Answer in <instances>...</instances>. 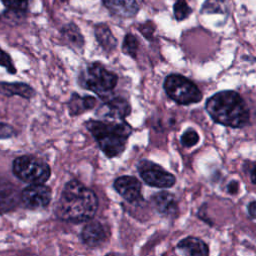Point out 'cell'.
I'll return each instance as SVG.
<instances>
[{
	"instance_id": "cell-1",
	"label": "cell",
	"mask_w": 256,
	"mask_h": 256,
	"mask_svg": "<svg viewBox=\"0 0 256 256\" xmlns=\"http://www.w3.org/2000/svg\"><path fill=\"white\" fill-rule=\"evenodd\" d=\"M98 209V198L93 190L78 180L68 181L55 205V214L62 221L82 223L91 220Z\"/></svg>"
},
{
	"instance_id": "cell-2",
	"label": "cell",
	"mask_w": 256,
	"mask_h": 256,
	"mask_svg": "<svg viewBox=\"0 0 256 256\" xmlns=\"http://www.w3.org/2000/svg\"><path fill=\"white\" fill-rule=\"evenodd\" d=\"M206 111L217 123L232 128H240L249 123L250 113L243 98L235 91H220L211 96Z\"/></svg>"
},
{
	"instance_id": "cell-3",
	"label": "cell",
	"mask_w": 256,
	"mask_h": 256,
	"mask_svg": "<svg viewBox=\"0 0 256 256\" xmlns=\"http://www.w3.org/2000/svg\"><path fill=\"white\" fill-rule=\"evenodd\" d=\"M86 128L95 138L102 152L109 158L116 157L124 151L132 133V127L124 120H89L86 122Z\"/></svg>"
},
{
	"instance_id": "cell-4",
	"label": "cell",
	"mask_w": 256,
	"mask_h": 256,
	"mask_svg": "<svg viewBox=\"0 0 256 256\" xmlns=\"http://www.w3.org/2000/svg\"><path fill=\"white\" fill-rule=\"evenodd\" d=\"M80 85L103 96L114 89L117 84L118 77L115 73L107 70L101 63L93 62L89 64L81 73Z\"/></svg>"
},
{
	"instance_id": "cell-5",
	"label": "cell",
	"mask_w": 256,
	"mask_h": 256,
	"mask_svg": "<svg viewBox=\"0 0 256 256\" xmlns=\"http://www.w3.org/2000/svg\"><path fill=\"white\" fill-rule=\"evenodd\" d=\"M164 90L166 94L181 105L197 103L202 99V92L188 78L179 75L171 74L164 81Z\"/></svg>"
},
{
	"instance_id": "cell-6",
	"label": "cell",
	"mask_w": 256,
	"mask_h": 256,
	"mask_svg": "<svg viewBox=\"0 0 256 256\" xmlns=\"http://www.w3.org/2000/svg\"><path fill=\"white\" fill-rule=\"evenodd\" d=\"M13 172L20 180L30 184H43L51 175V169L46 162L27 155L14 160Z\"/></svg>"
},
{
	"instance_id": "cell-7",
	"label": "cell",
	"mask_w": 256,
	"mask_h": 256,
	"mask_svg": "<svg viewBox=\"0 0 256 256\" xmlns=\"http://www.w3.org/2000/svg\"><path fill=\"white\" fill-rule=\"evenodd\" d=\"M137 170L142 180L152 187L170 188L176 182L173 174L149 160H141L137 164Z\"/></svg>"
},
{
	"instance_id": "cell-8",
	"label": "cell",
	"mask_w": 256,
	"mask_h": 256,
	"mask_svg": "<svg viewBox=\"0 0 256 256\" xmlns=\"http://www.w3.org/2000/svg\"><path fill=\"white\" fill-rule=\"evenodd\" d=\"M51 197V189L44 184H30L21 193V200L29 209L45 208L49 205Z\"/></svg>"
},
{
	"instance_id": "cell-9",
	"label": "cell",
	"mask_w": 256,
	"mask_h": 256,
	"mask_svg": "<svg viewBox=\"0 0 256 256\" xmlns=\"http://www.w3.org/2000/svg\"><path fill=\"white\" fill-rule=\"evenodd\" d=\"M114 189L127 202L136 204L143 201L142 185L140 181L134 176H120L115 179L113 183Z\"/></svg>"
},
{
	"instance_id": "cell-10",
	"label": "cell",
	"mask_w": 256,
	"mask_h": 256,
	"mask_svg": "<svg viewBox=\"0 0 256 256\" xmlns=\"http://www.w3.org/2000/svg\"><path fill=\"white\" fill-rule=\"evenodd\" d=\"M110 236L107 225L100 221H89L81 231V239L85 245L91 248L99 247L104 244Z\"/></svg>"
},
{
	"instance_id": "cell-11",
	"label": "cell",
	"mask_w": 256,
	"mask_h": 256,
	"mask_svg": "<svg viewBox=\"0 0 256 256\" xmlns=\"http://www.w3.org/2000/svg\"><path fill=\"white\" fill-rule=\"evenodd\" d=\"M151 202L155 210L165 217H176L179 212L178 202L174 194L161 191L151 197Z\"/></svg>"
},
{
	"instance_id": "cell-12",
	"label": "cell",
	"mask_w": 256,
	"mask_h": 256,
	"mask_svg": "<svg viewBox=\"0 0 256 256\" xmlns=\"http://www.w3.org/2000/svg\"><path fill=\"white\" fill-rule=\"evenodd\" d=\"M130 104L123 98H113L100 109V115L111 121L124 120L130 114Z\"/></svg>"
},
{
	"instance_id": "cell-13",
	"label": "cell",
	"mask_w": 256,
	"mask_h": 256,
	"mask_svg": "<svg viewBox=\"0 0 256 256\" xmlns=\"http://www.w3.org/2000/svg\"><path fill=\"white\" fill-rule=\"evenodd\" d=\"M176 250L181 256H209L207 244L200 238L189 236L178 242Z\"/></svg>"
},
{
	"instance_id": "cell-14",
	"label": "cell",
	"mask_w": 256,
	"mask_h": 256,
	"mask_svg": "<svg viewBox=\"0 0 256 256\" xmlns=\"http://www.w3.org/2000/svg\"><path fill=\"white\" fill-rule=\"evenodd\" d=\"M111 14L120 18H131L139 10L136 0H102Z\"/></svg>"
},
{
	"instance_id": "cell-15",
	"label": "cell",
	"mask_w": 256,
	"mask_h": 256,
	"mask_svg": "<svg viewBox=\"0 0 256 256\" xmlns=\"http://www.w3.org/2000/svg\"><path fill=\"white\" fill-rule=\"evenodd\" d=\"M95 37L100 46L107 52H111L117 46L116 38L113 36L109 27L104 23L95 26Z\"/></svg>"
},
{
	"instance_id": "cell-16",
	"label": "cell",
	"mask_w": 256,
	"mask_h": 256,
	"mask_svg": "<svg viewBox=\"0 0 256 256\" xmlns=\"http://www.w3.org/2000/svg\"><path fill=\"white\" fill-rule=\"evenodd\" d=\"M0 93L7 96L19 95L26 99L31 98L35 94L32 87H30L25 83H17V82L15 83L0 82Z\"/></svg>"
},
{
	"instance_id": "cell-17",
	"label": "cell",
	"mask_w": 256,
	"mask_h": 256,
	"mask_svg": "<svg viewBox=\"0 0 256 256\" xmlns=\"http://www.w3.org/2000/svg\"><path fill=\"white\" fill-rule=\"evenodd\" d=\"M96 104V99L92 96H84L81 97L78 94L74 93L71 96L69 102V111L71 115H77L86 110L94 108Z\"/></svg>"
},
{
	"instance_id": "cell-18",
	"label": "cell",
	"mask_w": 256,
	"mask_h": 256,
	"mask_svg": "<svg viewBox=\"0 0 256 256\" xmlns=\"http://www.w3.org/2000/svg\"><path fill=\"white\" fill-rule=\"evenodd\" d=\"M16 191L9 185L0 184V211H7L16 204Z\"/></svg>"
},
{
	"instance_id": "cell-19",
	"label": "cell",
	"mask_w": 256,
	"mask_h": 256,
	"mask_svg": "<svg viewBox=\"0 0 256 256\" xmlns=\"http://www.w3.org/2000/svg\"><path fill=\"white\" fill-rule=\"evenodd\" d=\"M63 33H64V36L68 39V41L73 45L77 47L83 46L84 44L83 37L79 32L77 26H75L73 23H70L67 26H65V28L63 29Z\"/></svg>"
},
{
	"instance_id": "cell-20",
	"label": "cell",
	"mask_w": 256,
	"mask_h": 256,
	"mask_svg": "<svg viewBox=\"0 0 256 256\" xmlns=\"http://www.w3.org/2000/svg\"><path fill=\"white\" fill-rule=\"evenodd\" d=\"M137 50H138V40L136 39V37L131 33L126 34L122 44V51L126 55L132 58H135L137 54Z\"/></svg>"
},
{
	"instance_id": "cell-21",
	"label": "cell",
	"mask_w": 256,
	"mask_h": 256,
	"mask_svg": "<svg viewBox=\"0 0 256 256\" xmlns=\"http://www.w3.org/2000/svg\"><path fill=\"white\" fill-rule=\"evenodd\" d=\"M202 13H225L226 4L224 0H206L201 9Z\"/></svg>"
},
{
	"instance_id": "cell-22",
	"label": "cell",
	"mask_w": 256,
	"mask_h": 256,
	"mask_svg": "<svg viewBox=\"0 0 256 256\" xmlns=\"http://www.w3.org/2000/svg\"><path fill=\"white\" fill-rule=\"evenodd\" d=\"M174 16L178 21L186 19L192 12V9L187 4L186 0H177L173 7Z\"/></svg>"
},
{
	"instance_id": "cell-23",
	"label": "cell",
	"mask_w": 256,
	"mask_h": 256,
	"mask_svg": "<svg viewBox=\"0 0 256 256\" xmlns=\"http://www.w3.org/2000/svg\"><path fill=\"white\" fill-rule=\"evenodd\" d=\"M199 142V135L198 133L192 129H187L181 136V144L185 147H192Z\"/></svg>"
},
{
	"instance_id": "cell-24",
	"label": "cell",
	"mask_w": 256,
	"mask_h": 256,
	"mask_svg": "<svg viewBox=\"0 0 256 256\" xmlns=\"http://www.w3.org/2000/svg\"><path fill=\"white\" fill-rule=\"evenodd\" d=\"M3 3L9 10L16 13H22L27 10L29 0H3Z\"/></svg>"
},
{
	"instance_id": "cell-25",
	"label": "cell",
	"mask_w": 256,
	"mask_h": 256,
	"mask_svg": "<svg viewBox=\"0 0 256 256\" xmlns=\"http://www.w3.org/2000/svg\"><path fill=\"white\" fill-rule=\"evenodd\" d=\"M0 66L5 67L10 73H15V67L12 63L10 56L3 50L0 49Z\"/></svg>"
},
{
	"instance_id": "cell-26",
	"label": "cell",
	"mask_w": 256,
	"mask_h": 256,
	"mask_svg": "<svg viewBox=\"0 0 256 256\" xmlns=\"http://www.w3.org/2000/svg\"><path fill=\"white\" fill-rule=\"evenodd\" d=\"M14 129L5 123H0V139L8 138L13 135Z\"/></svg>"
},
{
	"instance_id": "cell-27",
	"label": "cell",
	"mask_w": 256,
	"mask_h": 256,
	"mask_svg": "<svg viewBox=\"0 0 256 256\" xmlns=\"http://www.w3.org/2000/svg\"><path fill=\"white\" fill-rule=\"evenodd\" d=\"M227 191L230 194H237L239 191V183L235 180L230 181L227 185Z\"/></svg>"
},
{
	"instance_id": "cell-28",
	"label": "cell",
	"mask_w": 256,
	"mask_h": 256,
	"mask_svg": "<svg viewBox=\"0 0 256 256\" xmlns=\"http://www.w3.org/2000/svg\"><path fill=\"white\" fill-rule=\"evenodd\" d=\"M248 213L252 219L255 218L256 215V202L253 200L248 204Z\"/></svg>"
},
{
	"instance_id": "cell-29",
	"label": "cell",
	"mask_w": 256,
	"mask_h": 256,
	"mask_svg": "<svg viewBox=\"0 0 256 256\" xmlns=\"http://www.w3.org/2000/svg\"><path fill=\"white\" fill-rule=\"evenodd\" d=\"M251 173V175H250V177H251V181H252V183L253 184H255V166L253 165L252 166V168H251V171H250Z\"/></svg>"
},
{
	"instance_id": "cell-30",
	"label": "cell",
	"mask_w": 256,
	"mask_h": 256,
	"mask_svg": "<svg viewBox=\"0 0 256 256\" xmlns=\"http://www.w3.org/2000/svg\"><path fill=\"white\" fill-rule=\"evenodd\" d=\"M106 256H121V255H119L117 253H108V254H106Z\"/></svg>"
}]
</instances>
